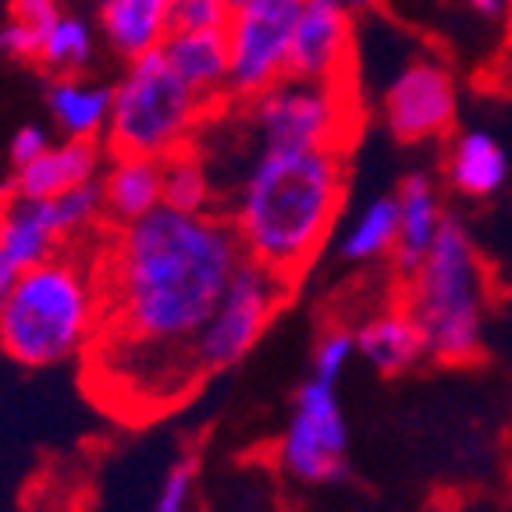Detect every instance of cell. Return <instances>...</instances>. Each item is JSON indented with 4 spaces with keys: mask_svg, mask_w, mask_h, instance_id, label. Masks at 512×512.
Segmentation results:
<instances>
[{
    "mask_svg": "<svg viewBox=\"0 0 512 512\" xmlns=\"http://www.w3.org/2000/svg\"><path fill=\"white\" fill-rule=\"evenodd\" d=\"M246 260L235 224L207 214L160 207L132 224H118L107 278L100 288L104 328L125 349L157 363H175L196 381L185 349L207 324L224 288Z\"/></svg>",
    "mask_w": 512,
    "mask_h": 512,
    "instance_id": "1",
    "label": "cell"
},
{
    "mask_svg": "<svg viewBox=\"0 0 512 512\" xmlns=\"http://www.w3.org/2000/svg\"><path fill=\"white\" fill-rule=\"evenodd\" d=\"M345 150H260L235 192L232 224L249 260L299 281L338 221L345 200Z\"/></svg>",
    "mask_w": 512,
    "mask_h": 512,
    "instance_id": "2",
    "label": "cell"
},
{
    "mask_svg": "<svg viewBox=\"0 0 512 512\" xmlns=\"http://www.w3.org/2000/svg\"><path fill=\"white\" fill-rule=\"evenodd\" d=\"M402 281V306L424 335L427 360L445 367L480 360L491 313V278L463 217L448 210L431 253Z\"/></svg>",
    "mask_w": 512,
    "mask_h": 512,
    "instance_id": "3",
    "label": "cell"
},
{
    "mask_svg": "<svg viewBox=\"0 0 512 512\" xmlns=\"http://www.w3.org/2000/svg\"><path fill=\"white\" fill-rule=\"evenodd\" d=\"M100 288L86 267L68 256H50L18 274L0 310V352L25 370L75 360L100 328Z\"/></svg>",
    "mask_w": 512,
    "mask_h": 512,
    "instance_id": "4",
    "label": "cell"
},
{
    "mask_svg": "<svg viewBox=\"0 0 512 512\" xmlns=\"http://www.w3.org/2000/svg\"><path fill=\"white\" fill-rule=\"evenodd\" d=\"M207 111L214 107L171 68L164 50H153L125 61V72L114 82L107 150L114 157L168 160L189 150Z\"/></svg>",
    "mask_w": 512,
    "mask_h": 512,
    "instance_id": "5",
    "label": "cell"
},
{
    "mask_svg": "<svg viewBox=\"0 0 512 512\" xmlns=\"http://www.w3.org/2000/svg\"><path fill=\"white\" fill-rule=\"evenodd\" d=\"M260 150H345L360 125V104L345 82L281 79L260 96L246 100Z\"/></svg>",
    "mask_w": 512,
    "mask_h": 512,
    "instance_id": "6",
    "label": "cell"
},
{
    "mask_svg": "<svg viewBox=\"0 0 512 512\" xmlns=\"http://www.w3.org/2000/svg\"><path fill=\"white\" fill-rule=\"evenodd\" d=\"M288 285L292 281L278 278L264 264H256L246 256L239 271H235L232 285L224 288L221 303L214 306L207 324L196 331V338L185 349L192 377L200 381V377L232 370L239 360H246L249 349L264 338L278 306L285 303Z\"/></svg>",
    "mask_w": 512,
    "mask_h": 512,
    "instance_id": "7",
    "label": "cell"
},
{
    "mask_svg": "<svg viewBox=\"0 0 512 512\" xmlns=\"http://www.w3.org/2000/svg\"><path fill=\"white\" fill-rule=\"evenodd\" d=\"M278 463L299 484H335L349 470V424L338 384L306 377L278 438Z\"/></svg>",
    "mask_w": 512,
    "mask_h": 512,
    "instance_id": "8",
    "label": "cell"
},
{
    "mask_svg": "<svg viewBox=\"0 0 512 512\" xmlns=\"http://www.w3.org/2000/svg\"><path fill=\"white\" fill-rule=\"evenodd\" d=\"M303 0H246L224 29L232 54V96L253 100L288 79V54Z\"/></svg>",
    "mask_w": 512,
    "mask_h": 512,
    "instance_id": "9",
    "label": "cell"
},
{
    "mask_svg": "<svg viewBox=\"0 0 512 512\" xmlns=\"http://www.w3.org/2000/svg\"><path fill=\"white\" fill-rule=\"evenodd\" d=\"M381 118L399 143L445 139L459 118L456 75L431 57L402 64L395 79L384 86Z\"/></svg>",
    "mask_w": 512,
    "mask_h": 512,
    "instance_id": "10",
    "label": "cell"
},
{
    "mask_svg": "<svg viewBox=\"0 0 512 512\" xmlns=\"http://www.w3.org/2000/svg\"><path fill=\"white\" fill-rule=\"evenodd\" d=\"M352 43H356V15L338 0H303L288 75L310 82H345L352 72Z\"/></svg>",
    "mask_w": 512,
    "mask_h": 512,
    "instance_id": "11",
    "label": "cell"
},
{
    "mask_svg": "<svg viewBox=\"0 0 512 512\" xmlns=\"http://www.w3.org/2000/svg\"><path fill=\"white\" fill-rule=\"evenodd\" d=\"M445 185L466 200H491L509 185L512 164L502 139L488 128H466L456 132L445 146Z\"/></svg>",
    "mask_w": 512,
    "mask_h": 512,
    "instance_id": "12",
    "label": "cell"
},
{
    "mask_svg": "<svg viewBox=\"0 0 512 512\" xmlns=\"http://www.w3.org/2000/svg\"><path fill=\"white\" fill-rule=\"evenodd\" d=\"M104 168L100 139H64L50 146L40 160H32L29 168H18L11 175V185L22 200H57L79 185L100 182Z\"/></svg>",
    "mask_w": 512,
    "mask_h": 512,
    "instance_id": "13",
    "label": "cell"
},
{
    "mask_svg": "<svg viewBox=\"0 0 512 512\" xmlns=\"http://www.w3.org/2000/svg\"><path fill=\"white\" fill-rule=\"evenodd\" d=\"M175 0H93V22L111 54L136 61L164 47Z\"/></svg>",
    "mask_w": 512,
    "mask_h": 512,
    "instance_id": "14",
    "label": "cell"
},
{
    "mask_svg": "<svg viewBox=\"0 0 512 512\" xmlns=\"http://www.w3.org/2000/svg\"><path fill=\"white\" fill-rule=\"evenodd\" d=\"M395 196H399V242H395L392 264L399 278H406L431 253L448 210L441 207L438 182L427 171H409L395 189Z\"/></svg>",
    "mask_w": 512,
    "mask_h": 512,
    "instance_id": "15",
    "label": "cell"
},
{
    "mask_svg": "<svg viewBox=\"0 0 512 512\" xmlns=\"http://www.w3.org/2000/svg\"><path fill=\"white\" fill-rule=\"evenodd\" d=\"M160 50L210 107L232 96V54L224 32H171Z\"/></svg>",
    "mask_w": 512,
    "mask_h": 512,
    "instance_id": "16",
    "label": "cell"
},
{
    "mask_svg": "<svg viewBox=\"0 0 512 512\" xmlns=\"http://www.w3.org/2000/svg\"><path fill=\"white\" fill-rule=\"evenodd\" d=\"M47 111L64 139H100L111 125L114 86L89 75H57L47 86Z\"/></svg>",
    "mask_w": 512,
    "mask_h": 512,
    "instance_id": "17",
    "label": "cell"
},
{
    "mask_svg": "<svg viewBox=\"0 0 512 512\" xmlns=\"http://www.w3.org/2000/svg\"><path fill=\"white\" fill-rule=\"evenodd\" d=\"M356 352L384 377H399L420 360H427L424 335L402 303L374 313L367 324L356 328Z\"/></svg>",
    "mask_w": 512,
    "mask_h": 512,
    "instance_id": "18",
    "label": "cell"
},
{
    "mask_svg": "<svg viewBox=\"0 0 512 512\" xmlns=\"http://www.w3.org/2000/svg\"><path fill=\"white\" fill-rule=\"evenodd\" d=\"M100 189L107 217L132 224L164 207V164L150 157H114L100 175Z\"/></svg>",
    "mask_w": 512,
    "mask_h": 512,
    "instance_id": "19",
    "label": "cell"
},
{
    "mask_svg": "<svg viewBox=\"0 0 512 512\" xmlns=\"http://www.w3.org/2000/svg\"><path fill=\"white\" fill-rule=\"evenodd\" d=\"M61 228H57L54 200H22L15 196L11 207L0 217V253L8 256L18 271L50 260L61 242Z\"/></svg>",
    "mask_w": 512,
    "mask_h": 512,
    "instance_id": "20",
    "label": "cell"
},
{
    "mask_svg": "<svg viewBox=\"0 0 512 512\" xmlns=\"http://www.w3.org/2000/svg\"><path fill=\"white\" fill-rule=\"evenodd\" d=\"M395 242H399V196L381 192L363 203L352 221L338 235V260L352 267H367L377 260H392Z\"/></svg>",
    "mask_w": 512,
    "mask_h": 512,
    "instance_id": "21",
    "label": "cell"
},
{
    "mask_svg": "<svg viewBox=\"0 0 512 512\" xmlns=\"http://www.w3.org/2000/svg\"><path fill=\"white\" fill-rule=\"evenodd\" d=\"M96 40H100V29H96L93 18L64 11L47 29V36H43V47L36 61L54 79L57 75H86V68L96 57Z\"/></svg>",
    "mask_w": 512,
    "mask_h": 512,
    "instance_id": "22",
    "label": "cell"
},
{
    "mask_svg": "<svg viewBox=\"0 0 512 512\" xmlns=\"http://www.w3.org/2000/svg\"><path fill=\"white\" fill-rule=\"evenodd\" d=\"M160 164H164V207L207 214L214 203V185H210V171L203 168V160L192 150H182Z\"/></svg>",
    "mask_w": 512,
    "mask_h": 512,
    "instance_id": "23",
    "label": "cell"
},
{
    "mask_svg": "<svg viewBox=\"0 0 512 512\" xmlns=\"http://www.w3.org/2000/svg\"><path fill=\"white\" fill-rule=\"evenodd\" d=\"M54 214H57V228H61L64 239H68V235H82L86 228H93V224L107 214V210H104V189H100V182L79 185V189L57 196Z\"/></svg>",
    "mask_w": 512,
    "mask_h": 512,
    "instance_id": "24",
    "label": "cell"
},
{
    "mask_svg": "<svg viewBox=\"0 0 512 512\" xmlns=\"http://www.w3.org/2000/svg\"><path fill=\"white\" fill-rule=\"evenodd\" d=\"M356 356H360V352H356V331L328 328L317 338V345H313V352H310V377L338 384Z\"/></svg>",
    "mask_w": 512,
    "mask_h": 512,
    "instance_id": "25",
    "label": "cell"
},
{
    "mask_svg": "<svg viewBox=\"0 0 512 512\" xmlns=\"http://www.w3.org/2000/svg\"><path fill=\"white\" fill-rule=\"evenodd\" d=\"M232 0H175L171 32H224L232 22Z\"/></svg>",
    "mask_w": 512,
    "mask_h": 512,
    "instance_id": "26",
    "label": "cell"
},
{
    "mask_svg": "<svg viewBox=\"0 0 512 512\" xmlns=\"http://www.w3.org/2000/svg\"><path fill=\"white\" fill-rule=\"evenodd\" d=\"M196 473H200V463L192 456L175 459L168 466V473H164V480H160L157 498H153V512H189Z\"/></svg>",
    "mask_w": 512,
    "mask_h": 512,
    "instance_id": "27",
    "label": "cell"
},
{
    "mask_svg": "<svg viewBox=\"0 0 512 512\" xmlns=\"http://www.w3.org/2000/svg\"><path fill=\"white\" fill-rule=\"evenodd\" d=\"M54 146V136H50V128L36 125V121H25L22 128H15V136L8 143V157H11V168H29L32 160H40L43 153Z\"/></svg>",
    "mask_w": 512,
    "mask_h": 512,
    "instance_id": "28",
    "label": "cell"
},
{
    "mask_svg": "<svg viewBox=\"0 0 512 512\" xmlns=\"http://www.w3.org/2000/svg\"><path fill=\"white\" fill-rule=\"evenodd\" d=\"M43 47V36L32 32L29 25L15 22L8 15V22L0 25V57H11V61H36Z\"/></svg>",
    "mask_w": 512,
    "mask_h": 512,
    "instance_id": "29",
    "label": "cell"
},
{
    "mask_svg": "<svg viewBox=\"0 0 512 512\" xmlns=\"http://www.w3.org/2000/svg\"><path fill=\"white\" fill-rule=\"evenodd\" d=\"M15 22L29 25L32 32H40L47 36V29L64 15V8L57 0H11V11H8Z\"/></svg>",
    "mask_w": 512,
    "mask_h": 512,
    "instance_id": "30",
    "label": "cell"
},
{
    "mask_svg": "<svg viewBox=\"0 0 512 512\" xmlns=\"http://www.w3.org/2000/svg\"><path fill=\"white\" fill-rule=\"evenodd\" d=\"M463 8L484 18V22H498L505 15V0H463Z\"/></svg>",
    "mask_w": 512,
    "mask_h": 512,
    "instance_id": "31",
    "label": "cell"
},
{
    "mask_svg": "<svg viewBox=\"0 0 512 512\" xmlns=\"http://www.w3.org/2000/svg\"><path fill=\"white\" fill-rule=\"evenodd\" d=\"M18 274H22V271H18V267L11 264L8 256L0 253V310H4V303H8L11 288L18 285Z\"/></svg>",
    "mask_w": 512,
    "mask_h": 512,
    "instance_id": "32",
    "label": "cell"
},
{
    "mask_svg": "<svg viewBox=\"0 0 512 512\" xmlns=\"http://www.w3.org/2000/svg\"><path fill=\"white\" fill-rule=\"evenodd\" d=\"M345 11H352V15H367V11L377 8V0H338Z\"/></svg>",
    "mask_w": 512,
    "mask_h": 512,
    "instance_id": "33",
    "label": "cell"
},
{
    "mask_svg": "<svg viewBox=\"0 0 512 512\" xmlns=\"http://www.w3.org/2000/svg\"><path fill=\"white\" fill-rule=\"evenodd\" d=\"M11 200H15V185H11V178H8V182H0V217L11 207Z\"/></svg>",
    "mask_w": 512,
    "mask_h": 512,
    "instance_id": "34",
    "label": "cell"
},
{
    "mask_svg": "<svg viewBox=\"0 0 512 512\" xmlns=\"http://www.w3.org/2000/svg\"><path fill=\"white\" fill-rule=\"evenodd\" d=\"M232 4H235V8H239V4H246V0H232Z\"/></svg>",
    "mask_w": 512,
    "mask_h": 512,
    "instance_id": "35",
    "label": "cell"
}]
</instances>
